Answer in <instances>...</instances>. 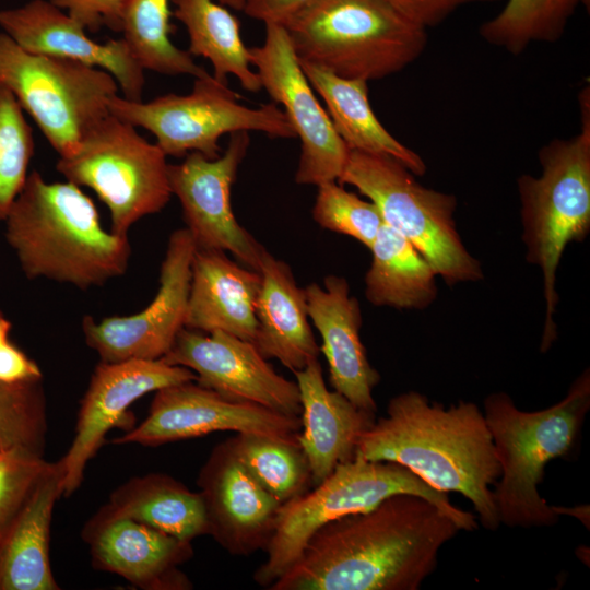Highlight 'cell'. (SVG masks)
Returning a JSON list of instances; mask_svg holds the SVG:
<instances>
[{
    "label": "cell",
    "mask_w": 590,
    "mask_h": 590,
    "mask_svg": "<svg viewBox=\"0 0 590 590\" xmlns=\"http://www.w3.org/2000/svg\"><path fill=\"white\" fill-rule=\"evenodd\" d=\"M217 2L237 11L243 10V0H217Z\"/></svg>",
    "instance_id": "42"
},
{
    "label": "cell",
    "mask_w": 590,
    "mask_h": 590,
    "mask_svg": "<svg viewBox=\"0 0 590 590\" xmlns=\"http://www.w3.org/2000/svg\"><path fill=\"white\" fill-rule=\"evenodd\" d=\"M259 273L255 345L267 358L278 359L297 371L318 359V345L309 322L305 288L299 287L290 266L264 251Z\"/></svg>",
    "instance_id": "24"
},
{
    "label": "cell",
    "mask_w": 590,
    "mask_h": 590,
    "mask_svg": "<svg viewBox=\"0 0 590 590\" xmlns=\"http://www.w3.org/2000/svg\"><path fill=\"white\" fill-rule=\"evenodd\" d=\"M161 359L192 370L197 384L229 400L300 415L296 381L279 375L250 341L223 331L184 328Z\"/></svg>",
    "instance_id": "17"
},
{
    "label": "cell",
    "mask_w": 590,
    "mask_h": 590,
    "mask_svg": "<svg viewBox=\"0 0 590 590\" xmlns=\"http://www.w3.org/2000/svg\"><path fill=\"white\" fill-rule=\"evenodd\" d=\"M261 46L249 48L261 86L284 114L300 140V157L295 174L298 185L338 181L350 150L337 133L331 119L315 96L293 50L283 25L264 24Z\"/></svg>",
    "instance_id": "12"
},
{
    "label": "cell",
    "mask_w": 590,
    "mask_h": 590,
    "mask_svg": "<svg viewBox=\"0 0 590 590\" xmlns=\"http://www.w3.org/2000/svg\"><path fill=\"white\" fill-rule=\"evenodd\" d=\"M461 530L430 500L394 494L320 527L269 590H417Z\"/></svg>",
    "instance_id": "1"
},
{
    "label": "cell",
    "mask_w": 590,
    "mask_h": 590,
    "mask_svg": "<svg viewBox=\"0 0 590 590\" xmlns=\"http://www.w3.org/2000/svg\"><path fill=\"white\" fill-rule=\"evenodd\" d=\"M46 432L42 379L0 381V449L19 448L43 456Z\"/></svg>",
    "instance_id": "34"
},
{
    "label": "cell",
    "mask_w": 590,
    "mask_h": 590,
    "mask_svg": "<svg viewBox=\"0 0 590 590\" xmlns=\"http://www.w3.org/2000/svg\"><path fill=\"white\" fill-rule=\"evenodd\" d=\"M4 223L5 239L30 280L87 290L128 269V236L107 232L93 200L70 181L48 182L31 172Z\"/></svg>",
    "instance_id": "3"
},
{
    "label": "cell",
    "mask_w": 590,
    "mask_h": 590,
    "mask_svg": "<svg viewBox=\"0 0 590 590\" xmlns=\"http://www.w3.org/2000/svg\"><path fill=\"white\" fill-rule=\"evenodd\" d=\"M304 288L309 319L321 335L320 352L328 363L333 390L358 409L376 414L373 390L380 375L362 343L361 305L351 294L347 280L330 274L322 285L310 283Z\"/></svg>",
    "instance_id": "21"
},
{
    "label": "cell",
    "mask_w": 590,
    "mask_h": 590,
    "mask_svg": "<svg viewBox=\"0 0 590 590\" xmlns=\"http://www.w3.org/2000/svg\"><path fill=\"white\" fill-rule=\"evenodd\" d=\"M85 30L97 32L106 26L121 32L123 0H50Z\"/></svg>",
    "instance_id": "37"
},
{
    "label": "cell",
    "mask_w": 590,
    "mask_h": 590,
    "mask_svg": "<svg viewBox=\"0 0 590 590\" xmlns=\"http://www.w3.org/2000/svg\"><path fill=\"white\" fill-rule=\"evenodd\" d=\"M227 441L239 462L281 504L311 485L309 464L297 439L237 433Z\"/></svg>",
    "instance_id": "31"
},
{
    "label": "cell",
    "mask_w": 590,
    "mask_h": 590,
    "mask_svg": "<svg viewBox=\"0 0 590 590\" xmlns=\"http://www.w3.org/2000/svg\"><path fill=\"white\" fill-rule=\"evenodd\" d=\"M259 271L233 261L225 251L196 249L185 328L223 331L255 342Z\"/></svg>",
    "instance_id": "22"
},
{
    "label": "cell",
    "mask_w": 590,
    "mask_h": 590,
    "mask_svg": "<svg viewBox=\"0 0 590 590\" xmlns=\"http://www.w3.org/2000/svg\"><path fill=\"white\" fill-rule=\"evenodd\" d=\"M34 149L33 130L24 110L0 83V221H4L26 182Z\"/></svg>",
    "instance_id": "33"
},
{
    "label": "cell",
    "mask_w": 590,
    "mask_h": 590,
    "mask_svg": "<svg viewBox=\"0 0 590 590\" xmlns=\"http://www.w3.org/2000/svg\"><path fill=\"white\" fill-rule=\"evenodd\" d=\"M299 63L311 87L323 99L331 122L349 150L388 155L415 176L426 173L421 155L398 141L378 120L369 103L367 81L342 78L321 67Z\"/></svg>",
    "instance_id": "26"
},
{
    "label": "cell",
    "mask_w": 590,
    "mask_h": 590,
    "mask_svg": "<svg viewBox=\"0 0 590 590\" xmlns=\"http://www.w3.org/2000/svg\"><path fill=\"white\" fill-rule=\"evenodd\" d=\"M208 535L226 552L248 556L266 550L280 506L239 462L227 440L215 445L199 471Z\"/></svg>",
    "instance_id": "18"
},
{
    "label": "cell",
    "mask_w": 590,
    "mask_h": 590,
    "mask_svg": "<svg viewBox=\"0 0 590 590\" xmlns=\"http://www.w3.org/2000/svg\"><path fill=\"white\" fill-rule=\"evenodd\" d=\"M182 541L208 534L202 496L164 473L133 477L115 489L103 506Z\"/></svg>",
    "instance_id": "27"
},
{
    "label": "cell",
    "mask_w": 590,
    "mask_h": 590,
    "mask_svg": "<svg viewBox=\"0 0 590 590\" xmlns=\"http://www.w3.org/2000/svg\"><path fill=\"white\" fill-rule=\"evenodd\" d=\"M300 429V416L229 400L193 380L155 391L145 420L113 444L157 447L226 430L294 440Z\"/></svg>",
    "instance_id": "15"
},
{
    "label": "cell",
    "mask_w": 590,
    "mask_h": 590,
    "mask_svg": "<svg viewBox=\"0 0 590 590\" xmlns=\"http://www.w3.org/2000/svg\"><path fill=\"white\" fill-rule=\"evenodd\" d=\"M173 15L186 27L188 52L208 59L213 78L227 85L228 75L238 79L241 87L258 93L262 90L259 76L251 69L249 48L245 46L239 21L225 5L213 0H170Z\"/></svg>",
    "instance_id": "29"
},
{
    "label": "cell",
    "mask_w": 590,
    "mask_h": 590,
    "mask_svg": "<svg viewBox=\"0 0 590 590\" xmlns=\"http://www.w3.org/2000/svg\"><path fill=\"white\" fill-rule=\"evenodd\" d=\"M42 379L39 366L8 341L0 346V381L17 384Z\"/></svg>",
    "instance_id": "39"
},
{
    "label": "cell",
    "mask_w": 590,
    "mask_h": 590,
    "mask_svg": "<svg viewBox=\"0 0 590 590\" xmlns=\"http://www.w3.org/2000/svg\"><path fill=\"white\" fill-rule=\"evenodd\" d=\"M312 219L322 228L350 236L368 249L385 223L378 208L345 190L338 181L317 186Z\"/></svg>",
    "instance_id": "35"
},
{
    "label": "cell",
    "mask_w": 590,
    "mask_h": 590,
    "mask_svg": "<svg viewBox=\"0 0 590 590\" xmlns=\"http://www.w3.org/2000/svg\"><path fill=\"white\" fill-rule=\"evenodd\" d=\"M196 374L162 359L101 362L94 369L81 401L73 440L58 461L62 471V496L81 485L87 462L115 427H133L130 405L142 396L162 388L193 381Z\"/></svg>",
    "instance_id": "16"
},
{
    "label": "cell",
    "mask_w": 590,
    "mask_h": 590,
    "mask_svg": "<svg viewBox=\"0 0 590 590\" xmlns=\"http://www.w3.org/2000/svg\"><path fill=\"white\" fill-rule=\"evenodd\" d=\"M249 144L248 131L231 133L220 156L211 160L190 152L184 162L168 166V177L196 247L228 251L239 263L258 271L266 249L238 223L231 202L232 187Z\"/></svg>",
    "instance_id": "13"
},
{
    "label": "cell",
    "mask_w": 590,
    "mask_h": 590,
    "mask_svg": "<svg viewBox=\"0 0 590 590\" xmlns=\"http://www.w3.org/2000/svg\"><path fill=\"white\" fill-rule=\"evenodd\" d=\"M300 397L302 434L297 441L309 464L311 485L355 457L357 441L376 414L355 406L342 393L329 390L318 359L294 371Z\"/></svg>",
    "instance_id": "23"
},
{
    "label": "cell",
    "mask_w": 590,
    "mask_h": 590,
    "mask_svg": "<svg viewBox=\"0 0 590 590\" xmlns=\"http://www.w3.org/2000/svg\"><path fill=\"white\" fill-rule=\"evenodd\" d=\"M166 156L134 126L109 114L74 151L59 156L56 168L67 181L91 188L109 211L111 232L127 236L134 223L170 199Z\"/></svg>",
    "instance_id": "10"
},
{
    "label": "cell",
    "mask_w": 590,
    "mask_h": 590,
    "mask_svg": "<svg viewBox=\"0 0 590 590\" xmlns=\"http://www.w3.org/2000/svg\"><path fill=\"white\" fill-rule=\"evenodd\" d=\"M369 250L364 282L371 305L421 310L436 300V272L401 234L384 223Z\"/></svg>",
    "instance_id": "28"
},
{
    "label": "cell",
    "mask_w": 590,
    "mask_h": 590,
    "mask_svg": "<svg viewBox=\"0 0 590 590\" xmlns=\"http://www.w3.org/2000/svg\"><path fill=\"white\" fill-rule=\"evenodd\" d=\"M580 4H582L587 9V11L589 12L590 0H580Z\"/></svg>",
    "instance_id": "43"
},
{
    "label": "cell",
    "mask_w": 590,
    "mask_h": 590,
    "mask_svg": "<svg viewBox=\"0 0 590 590\" xmlns=\"http://www.w3.org/2000/svg\"><path fill=\"white\" fill-rule=\"evenodd\" d=\"M239 98L211 76L196 79L188 95L166 94L143 102L117 94L110 98L108 109L113 116L150 131L161 150L175 157L199 152L216 158L221 155L220 138L238 131H260L272 138L296 137L276 103L249 108L239 104Z\"/></svg>",
    "instance_id": "11"
},
{
    "label": "cell",
    "mask_w": 590,
    "mask_h": 590,
    "mask_svg": "<svg viewBox=\"0 0 590 590\" xmlns=\"http://www.w3.org/2000/svg\"><path fill=\"white\" fill-rule=\"evenodd\" d=\"M197 247L186 228L169 236L155 297L142 310L96 321L86 316L82 330L86 344L101 362L161 359L185 328L191 264Z\"/></svg>",
    "instance_id": "14"
},
{
    "label": "cell",
    "mask_w": 590,
    "mask_h": 590,
    "mask_svg": "<svg viewBox=\"0 0 590 590\" xmlns=\"http://www.w3.org/2000/svg\"><path fill=\"white\" fill-rule=\"evenodd\" d=\"M422 496L452 517L461 530L474 531V514L453 506L448 493L437 491L408 468L391 461H370L358 455L338 464L314 489L282 504L267 558L253 574L269 588L298 557L308 539L323 524L374 508L394 494Z\"/></svg>",
    "instance_id": "7"
},
{
    "label": "cell",
    "mask_w": 590,
    "mask_h": 590,
    "mask_svg": "<svg viewBox=\"0 0 590 590\" xmlns=\"http://www.w3.org/2000/svg\"><path fill=\"white\" fill-rule=\"evenodd\" d=\"M310 0H243V10L248 16L264 24L283 25Z\"/></svg>",
    "instance_id": "40"
},
{
    "label": "cell",
    "mask_w": 590,
    "mask_h": 590,
    "mask_svg": "<svg viewBox=\"0 0 590 590\" xmlns=\"http://www.w3.org/2000/svg\"><path fill=\"white\" fill-rule=\"evenodd\" d=\"M170 0H123L122 38L144 70L165 75H192L208 79L192 56L170 40Z\"/></svg>",
    "instance_id": "30"
},
{
    "label": "cell",
    "mask_w": 590,
    "mask_h": 590,
    "mask_svg": "<svg viewBox=\"0 0 590 590\" xmlns=\"http://www.w3.org/2000/svg\"><path fill=\"white\" fill-rule=\"evenodd\" d=\"M589 101L587 85L579 95L580 132L543 145L539 151L541 175L523 174L517 180L526 260L542 273L546 307L542 352L548 350L557 337L556 278L565 248L571 243H582L590 233Z\"/></svg>",
    "instance_id": "5"
},
{
    "label": "cell",
    "mask_w": 590,
    "mask_h": 590,
    "mask_svg": "<svg viewBox=\"0 0 590 590\" xmlns=\"http://www.w3.org/2000/svg\"><path fill=\"white\" fill-rule=\"evenodd\" d=\"M0 26L23 49L102 69L114 76L125 98L142 99L144 69L122 37L95 42L68 13L46 0L0 11Z\"/></svg>",
    "instance_id": "20"
},
{
    "label": "cell",
    "mask_w": 590,
    "mask_h": 590,
    "mask_svg": "<svg viewBox=\"0 0 590 590\" xmlns=\"http://www.w3.org/2000/svg\"><path fill=\"white\" fill-rule=\"evenodd\" d=\"M356 188L387 225L406 238L448 285L483 280L481 262L457 229L453 194L422 186L393 157L350 150L338 180Z\"/></svg>",
    "instance_id": "8"
},
{
    "label": "cell",
    "mask_w": 590,
    "mask_h": 590,
    "mask_svg": "<svg viewBox=\"0 0 590 590\" xmlns=\"http://www.w3.org/2000/svg\"><path fill=\"white\" fill-rule=\"evenodd\" d=\"M82 538L97 569L119 575L141 589L192 588L178 569L192 557L191 542L110 514L104 507L86 522Z\"/></svg>",
    "instance_id": "19"
},
{
    "label": "cell",
    "mask_w": 590,
    "mask_h": 590,
    "mask_svg": "<svg viewBox=\"0 0 590 590\" xmlns=\"http://www.w3.org/2000/svg\"><path fill=\"white\" fill-rule=\"evenodd\" d=\"M403 15L425 27L444 22L457 9L469 3L495 2L500 0H388Z\"/></svg>",
    "instance_id": "38"
},
{
    "label": "cell",
    "mask_w": 590,
    "mask_h": 590,
    "mask_svg": "<svg viewBox=\"0 0 590 590\" xmlns=\"http://www.w3.org/2000/svg\"><path fill=\"white\" fill-rule=\"evenodd\" d=\"M62 496L59 462L50 467L0 532V590H57L50 566V523Z\"/></svg>",
    "instance_id": "25"
},
{
    "label": "cell",
    "mask_w": 590,
    "mask_h": 590,
    "mask_svg": "<svg viewBox=\"0 0 590 590\" xmlns=\"http://www.w3.org/2000/svg\"><path fill=\"white\" fill-rule=\"evenodd\" d=\"M590 409V373L583 370L566 396L552 406L526 412L506 392L484 400V417L500 464L493 497L500 523L508 527H552L559 514L540 495L546 464L567 456Z\"/></svg>",
    "instance_id": "4"
},
{
    "label": "cell",
    "mask_w": 590,
    "mask_h": 590,
    "mask_svg": "<svg viewBox=\"0 0 590 590\" xmlns=\"http://www.w3.org/2000/svg\"><path fill=\"white\" fill-rule=\"evenodd\" d=\"M11 328L10 320L0 311V346L9 341Z\"/></svg>",
    "instance_id": "41"
},
{
    "label": "cell",
    "mask_w": 590,
    "mask_h": 590,
    "mask_svg": "<svg viewBox=\"0 0 590 590\" xmlns=\"http://www.w3.org/2000/svg\"><path fill=\"white\" fill-rule=\"evenodd\" d=\"M355 455L399 463L437 491L468 498L480 524L500 526L494 485L502 473L485 417L473 402L445 408L417 391L390 399L387 415L359 437Z\"/></svg>",
    "instance_id": "2"
},
{
    "label": "cell",
    "mask_w": 590,
    "mask_h": 590,
    "mask_svg": "<svg viewBox=\"0 0 590 590\" xmlns=\"http://www.w3.org/2000/svg\"><path fill=\"white\" fill-rule=\"evenodd\" d=\"M0 83L35 121L59 156L70 154L102 119L119 86L95 67L30 52L0 33Z\"/></svg>",
    "instance_id": "9"
},
{
    "label": "cell",
    "mask_w": 590,
    "mask_h": 590,
    "mask_svg": "<svg viewBox=\"0 0 590 590\" xmlns=\"http://www.w3.org/2000/svg\"><path fill=\"white\" fill-rule=\"evenodd\" d=\"M579 4L580 0H507L479 33L486 43L517 56L533 43L560 39Z\"/></svg>",
    "instance_id": "32"
},
{
    "label": "cell",
    "mask_w": 590,
    "mask_h": 590,
    "mask_svg": "<svg viewBox=\"0 0 590 590\" xmlns=\"http://www.w3.org/2000/svg\"><path fill=\"white\" fill-rule=\"evenodd\" d=\"M49 467L40 455L19 448L0 449V532Z\"/></svg>",
    "instance_id": "36"
},
{
    "label": "cell",
    "mask_w": 590,
    "mask_h": 590,
    "mask_svg": "<svg viewBox=\"0 0 590 590\" xmlns=\"http://www.w3.org/2000/svg\"><path fill=\"white\" fill-rule=\"evenodd\" d=\"M283 26L299 62L367 82L403 70L428 42L388 0H310Z\"/></svg>",
    "instance_id": "6"
}]
</instances>
